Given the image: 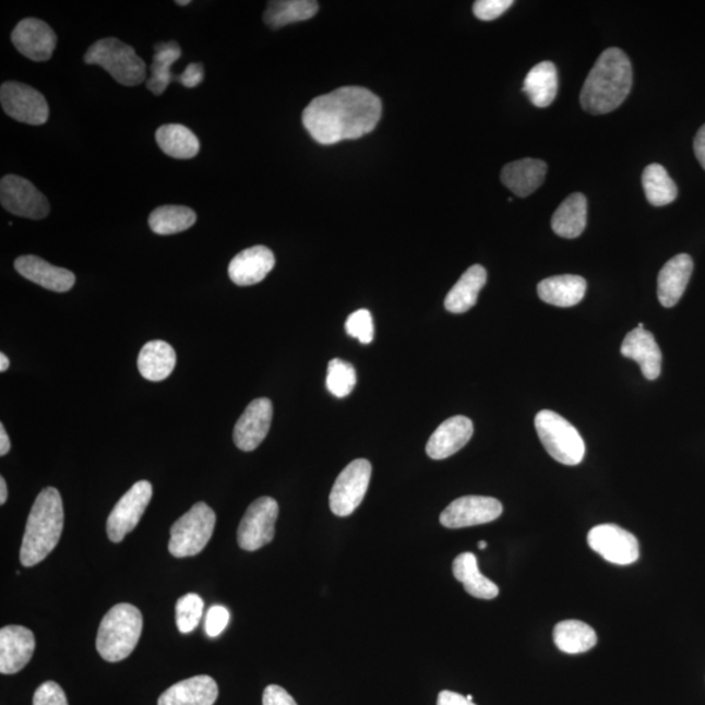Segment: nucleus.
Returning <instances> with one entry per match:
<instances>
[{
  "instance_id": "nucleus-1",
  "label": "nucleus",
  "mask_w": 705,
  "mask_h": 705,
  "mask_svg": "<svg viewBox=\"0 0 705 705\" xmlns=\"http://www.w3.org/2000/svg\"><path fill=\"white\" fill-rule=\"evenodd\" d=\"M382 118V101L362 86H343L319 96L303 110L302 123L319 144L356 141L374 131Z\"/></svg>"
},
{
  "instance_id": "nucleus-2",
  "label": "nucleus",
  "mask_w": 705,
  "mask_h": 705,
  "mask_svg": "<svg viewBox=\"0 0 705 705\" xmlns=\"http://www.w3.org/2000/svg\"><path fill=\"white\" fill-rule=\"evenodd\" d=\"M633 64L621 49L605 50L583 85L582 108L595 116L620 108L633 88Z\"/></svg>"
},
{
  "instance_id": "nucleus-3",
  "label": "nucleus",
  "mask_w": 705,
  "mask_h": 705,
  "mask_svg": "<svg viewBox=\"0 0 705 705\" xmlns=\"http://www.w3.org/2000/svg\"><path fill=\"white\" fill-rule=\"evenodd\" d=\"M64 510L61 493L56 488H46L36 498L26 522L20 562L25 567L41 563L61 540Z\"/></svg>"
},
{
  "instance_id": "nucleus-4",
  "label": "nucleus",
  "mask_w": 705,
  "mask_h": 705,
  "mask_svg": "<svg viewBox=\"0 0 705 705\" xmlns=\"http://www.w3.org/2000/svg\"><path fill=\"white\" fill-rule=\"evenodd\" d=\"M143 631L141 610L130 604L111 608L99 624L96 647L99 656L109 662H118L134 652Z\"/></svg>"
},
{
  "instance_id": "nucleus-5",
  "label": "nucleus",
  "mask_w": 705,
  "mask_h": 705,
  "mask_svg": "<svg viewBox=\"0 0 705 705\" xmlns=\"http://www.w3.org/2000/svg\"><path fill=\"white\" fill-rule=\"evenodd\" d=\"M86 64L99 65L124 86H136L146 79V65L132 46L115 37L99 39L85 52Z\"/></svg>"
},
{
  "instance_id": "nucleus-6",
  "label": "nucleus",
  "mask_w": 705,
  "mask_h": 705,
  "mask_svg": "<svg viewBox=\"0 0 705 705\" xmlns=\"http://www.w3.org/2000/svg\"><path fill=\"white\" fill-rule=\"evenodd\" d=\"M535 425L538 438L554 461L570 467L583 462L585 444L574 425L551 410H541Z\"/></svg>"
},
{
  "instance_id": "nucleus-7",
  "label": "nucleus",
  "mask_w": 705,
  "mask_h": 705,
  "mask_svg": "<svg viewBox=\"0 0 705 705\" xmlns=\"http://www.w3.org/2000/svg\"><path fill=\"white\" fill-rule=\"evenodd\" d=\"M216 527V514L207 503L199 502L172 524L169 551L172 557L188 558L202 553Z\"/></svg>"
},
{
  "instance_id": "nucleus-8",
  "label": "nucleus",
  "mask_w": 705,
  "mask_h": 705,
  "mask_svg": "<svg viewBox=\"0 0 705 705\" xmlns=\"http://www.w3.org/2000/svg\"><path fill=\"white\" fill-rule=\"evenodd\" d=\"M182 57L181 46L176 41L162 43L155 46V57L151 65L152 75L146 80V89L153 95L162 96L170 83H179L186 88H196L203 83L205 71L202 63H191L181 75L171 72L172 64Z\"/></svg>"
},
{
  "instance_id": "nucleus-9",
  "label": "nucleus",
  "mask_w": 705,
  "mask_h": 705,
  "mask_svg": "<svg viewBox=\"0 0 705 705\" xmlns=\"http://www.w3.org/2000/svg\"><path fill=\"white\" fill-rule=\"evenodd\" d=\"M371 474L370 462L357 458L338 475L330 495V507L336 516L347 517L359 507L368 493Z\"/></svg>"
},
{
  "instance_id": "nucleus-10",
  "label": "nucleus",
  "mask_w": 705,
  "mask_h": 705,
  "mask_svg": "<svg viewBox=\"0 0 705 705\" xmlns=\"http://www.w3.org/2000/svg\"><path fill=\"white\" fill-rule=\"evenodd\" d=\"M278 517V503L274 498L262 497L252 502L238 528L239 548L255 551L274 540Z\"/></svg>"
},
{
  "instance_id": "nucleus-11",
  "label": "nucleus",
  "mask_w": 705,
  "mask_h": 705,
  "mask_svg": "<svg viewBox=\"0 0 705 705\" xmlns=\"http://www.w3.org/2000/svg\"><path fill=\"white\" fill-rule=\"evenodd\" d=\"M0 103L7 116L17 122L41 126L48 122L49 105L43 93L32 86L7 82L0 88Z\"/></svg>"
},
{
  "instance_id": "nucleus-12",
  "label": "nucleus",
  "mask_w": 705,
  "mask_h": 705,
  "mask_svg": "<svg viewBox=\"0 0 705 705\" xmlns=\"http://www.w3.org/2000/svg\"><path fill=\"white\" fill-rule=\"evenodd\" d=\"M0 202L5 211L19 217L43 219L50 213L48 199L35 184L19 176H5L0 182Z\"/></svg>"
},
{
  "instance_id": "nucleus-13",
  "label": "nucleus",
  "mask_w": 705,
  "mask_h": 705,
  "mask_svg": "<svg viewBox=\"0 0 705 705\" xmlns=\"http://www.w3.org/2000/svg\"><path fill=\"white\" fill-rule=\"evenodd\" d=\"M153 495L152 483L139 481L128 493L119 499L108 518V537L112 542H122L130 531L136 528Z\"/></svg>"
},
{
  "instance_id": "nucleus-14",
  "label": "nucleus",
  "mask_w": 705,
  "mask_h": 705,
  "mask_svg": "<svg viewBox=\"0 0 705 705\" xmlns=\"http://www.w3.org/2000/svg\"><path fill=\"white\" fill-rule=\"evenodd\" d=\"M588 545L595 553L610 563L629 565L638 560L637 538L616 524H601L592 528Z\"/></svg>"
},
{
  "instance_id": "nucleus-15",
  "label": "nucleus",
  "mask_w": 705,
  "mask_h": 705,
  "mask_svg": "<svg viewBox=\"0 0 705 705\" xmlns=\"http://www.w3.org/2000/svg\"><path fill=\"white\" fill-rule=\"evenodd\" d=\"M503 505L495 498L468 495L456 499L441 514L445 528L461 529L497 521Z\"/></svg>"
},
{
  "instance_id": "nucleus-16",
  "label": "nucleus",
  "mask_w": 705,
  "mask_h": 705,
  "mask_svg": "<svg viewBox=\"0 0 705 705\" xmlns=\"http://www.w3.org/2000/svg\"><path fill=\"white\" fill-rule=\"evenodd\" d=\"M11 39L20 55L35 62L49 61L58 43L50 25L36 17L22 20L13 29Z\"/></svg>"
},
{
  "instance_id": "nucleus-17",
  "label": "nucleus",
  "mask_w": 705,
  "mask_h": 705,
  "mask_svg": "<svg viewBox=\"0 0 705 705\" xmlns=\"http://www.w3.org/2000/svg\"><path fill=\"white\" fill-rule=\"evenodd\" d=\"M272 417L274 407L270 398H256L250 403L232 432L237 447L244 452L256 450L268 434Z\"/></svg>"
},
{
  "instance_id": "nucleus-18",
  "label": "nucleus",
  "mask_w": 705,
  "mask_h": 705,
  "mask_svg": "<svg viewBox=\"0 0 705 705\" xmlns=\"http://www.w3.org/2000/svg\"><path fill=\"white\" fill-rule=\"evenodd\" d=\"M36 649V638L29 629L5 626L0 630V671L16 674L31 661Z\"/></svg>"
},
{
  "instance_id": "nucleus-19",
  "label": "nucleus",
  "mask_w": 705,
  "mask_h": 705,
  "mask_svg": "<svg viewBox=\"0 0 705 705\" xmlns=\"http://www.w3.org/2000/svg\"><path fill=\"white\" fill-rule=\"evenodd\" d=\"M471 435H474V422L468 417L449 418L432 432L426 445V452L432 461H444L467 445Z\"/></svg>"
},
{
  "instance_id": "nucleus-20",
  "label": "nucleus",
  "mask_w": 705,
  "mask_h": 705,
  "mask_svg": "<svg viewBox=\"0 0 705 705\" xmlns=\"http://www.w3.org/2000/svg\"><path fill=\"white\" fill-rule=\"evenodd\" d=\"M276 259L265 246H254L232 258L229 264V277L238 286H251L264 280L274 270Z\"/></svg>"
},
{
  "instance_id": "nucleus-21",
  "label": "nucleus",
  "mask_w": 705,
  "mask_h": 705,
  "mask_svg": "<svg viewBox=\"0 0 705 705\" xmlns=\"http://www.w3.org/2000/svg\"><path fill=\"white\" fill-rule=\"evenodd\" d=\"M15 268L26 280L51 291H70L76 283V277L71 271L56 267L36 255L17 258Z\"/></svg>"
},
{
  "instance_id": "nucleus-22",
  "label": "nucleus",
  "mask_w": 705,
  "mask_h": 705,
  "mask_svg": "<svg viewBox=\"0 0 705 705\" xmlns=\"http://www.w3.org/2000/svg\"><path fill=\"white\" fill-rule=\"evenodd\" d=\"M621 352L623 357L634 359L641 366L643 375L648 381H656L661 374L662 355L656 338L649 331L635 328L624 338Z\"/></svg>"
},
{
  "instance_id": "nucleus-23",
  "label": "nucleus",
  "mask_w": 705,
  "mask_h": 705,
  "mask_svg": "<svg viewBox=\"0 0 705 705\" xmlns=\"http://www.w3.org/2000/svg\"><path fill=\"white\" fill-rule=\"evenodd\" d=\"M693 270V259L688 254L677 255L664 265L657 282V296L664 308H673L680 302Z\"/></svg>"
},
{
  "instance_id": "nucleus-24",
  "label": "nucleus",
  "mask_w": 705,
  "mask_h": 705,
  "mask_svg": "<svg viewBox=\"0 0 705 705\" xmlns=\"http://www.w3.org/2000/svg\"><path fill=\"white\" fill-rule=\"evenodd\" d=\"M218 686L210 676H198L172 684L159 696L158 705H213Z\"/></svg>"
},
{
  "instance_id": "nucleus-25",
  "label": "nucleus",
  "mask_w": 705,
  "mask_h": 705,
  "mask_svg": "<svg viewBox=\"0 0 705 705\" xmlns=\"http://www.w3.org/2000/svg\"><path fill=\"white\" fill-rule=\"evenodd\" d=\"M548 165L542 159L524 158L504 166L501 179L505 188L518 198H527L540 188Z\"/></svg>"
},
{
  "instance_id": "nucleus-26",
  "label": "nucleus",
  "mask_w": 705,
  "mask_h": 705,
  "mask_svg": "<svg viewBox=\"0 0 705 705\" xmlns=\"http://www.w3.org/2000/svg\"><path fill=\"white\" fill-rule=\"evenodd\" d=\"M538 297L557 308H572L582 302L587 282L581 276L562 275L545 278L537 286Z\"/></svg>"
},
{
  "instance_id": "nucleus-27",
  "label": "nucleus",
  "mask_w": 705,
  "mask_h": 705,
  "mask_svg": "<svg viewBox=\"0 0 705 705\" xmlns=\"http://www.w3.org/2000/svg\"><path fill=\"white\" fill-rule=\"evenodd\" d=\"M488 282V272L482 265H471L445 297L444 306L452 314H464L478 301V296Z\"/></svg>"
},
{
  "instance_id": "nucleus-28",
  "label": "nucleus",
  "mask_w": 705,
  "mask_h": 705,
  "mask_svg": "<svg viewBox=\"0 0 705 705\" xmlns=\"http://www.w3.org/2000/svg\"><path fill=\"white\" fill-rule=\"evenodd\" d=\"M177 363L171 345L162 340L150 342L139 352L138 368L143 378L151 382H162L168 378Z\"/></svg>"
},
{
  "instance_id": "nucleus-29",
  "label": "nucleus",
  "mask_w": 705,
  "mask_h": 705,
  "mask_svg": "<svg viewBox=\"0 0 705 705\" xmlns=\"http://www.w3.org/2000/svg\"><path fill=\"white\" fill-rule=\"evenodd\" d=\"M585 226H587V199L581 192H575L555 211L551 218V228L557 236L574 239L582 236Z\"/></svg>"
},
{
  "instance_id": "nucleus-30",
  "label": "nucleus",
  "mask_w": 705,
  "mask_h": 705,
  "mask_svg": "<svg viewBox=\"0 0 705 705\" xmlns=\"http://www.w3.org/2000/svg\"><path fill=\"white\" fill-rule=\"evenodd\" d=\"M523 92L536 108H548L558 93V71L553 62H541L528 72Z\"/></svg>"
},
{
  "instance_id": "nucleus-31",
  "label": "nucleus",
  "mask_w": 705,
  "mask_h": 705,
  "mask_svg": "<svg viewBox=\"0 0 705 705\" xmlns=\"http://www.w3.org/2000/svg\"><path fill=\"white\" fill-rule=\"evenodd\" d=\"M452 571H454L456 581L463 583L464 589L470 596L481 598V600H493L498 597V585L481 574L475 554L463 553L456 557Z\"/></svg>"
},
{
  "instance_id": "nucleus-32",
  "label": "nucleus",
  "mask_w": 705,
  "mask_h": 705,
  "mask_svg": "<svg viewBox=\"0 0 705 705\" xmlns=\"http://www.w3.org/2000/svg\"><path fill=\"white\" fill-rule=\"evenodd\" d=\"M156 142L172 158H194L201 151L196 135L183 124H165L156 131Z\"/></svg>"
},
{
  "instance_id": "nucleus-33",
  "label": "nucleus",
  "mask_w": 705,
  "mask_h": 705,
  "mask_svg": "<svg viewBox=\"0 0 705 705\" xmlns=\"http://www.w3.org/2000/svg\"><path fill=\"white\" fill-rule=\"evenodd\" d=\"M318 11L315 0H274L268 3L263 19L272 29H280L285 25L312 19Z\"/></svg>"
},
{
  "instance_id": "nucleus-34",
  "label": "nucleus",
  "mask_w": 705,
  "mask_h": 705,
  "mask_svg": "<svg viewBox=\"0 0 705 705\" xmlns=\"http://www.w3.org/2000/svg\"><path fill=\"white\" fill-rule=\"evenodd\" d=\"M554 643L558 649L567 655L584 654L597 644L596 631L582 621H563L554 629Z\"/></svg>"
},
{
  "instance_id": "nucleus-35",
  "label": "nucleus",
  "mask_w": 705,
  "mask_h": 705,
  "mask_svg": "<svg viewBox=\"0 0 705 705\" xmlns=\"http://www.w3.org/2000/svg\"><path fill=\"white\" fill-rule=\"evenodd\" d=\"M196 213L184 205H163L151 213L150 228L158 236L178 235L194 226Z\"/></svg>"
},
{
  "instance_id": "nucleus-36",
  "label": "nucleus",
  "mask_w": 705,
  "mask_h": 705,
  "mask_svg": "<svg viewBox=\"0 0 705 705\" xmlns=\"http://www.w3.org/2000/svg\"><path fill=\"white\" fill-rule=\"evenodd\" d=\"M643 188L647 201L655 207L673 203L678 196L677 184L660 164L648 165L643 172Z\"/></svg>"
},
{
  "instance_id": "nucleus-37",
  "label": "nucleus",
  "mask_w": 705,
  "mask_h": 705,
  "mask_svg": "<svg viewBox=\"0 0 705 705\" xmlns=\"http://www.w3.org/2000/svg\"><path fill=\"white\" fill-rule=\"evenodd\" d=\"M357 374L349 362L340 358L332 359L328 363L327 389L332 395L342 398L347 397L355 390Z\"/></svg>"
},
{
  "instance_id": "nucleus-38",
  "label": "nucleus",
  "mask_w": 705,
  "mask_h": 705,
  "mask_svg": "<svg viewBox=\"0 0 705 705\" xmlns=\"http://www.w3.org/2000/svg\"><path fill=\"white\" fill-rule=\"evenodd\" d=\"M204 601L201 596L189 594L179 598L176 607L177 628L182 634H190L201 623Z\"/></svg>"
},
{
  "instance_id": "nucleus-39",
  "label": "nucleus",
  "mask_w": 705,
  "mask_h": 705,
  "mask_svg": "<svg viewBox=\"0 0 705 705\" xmlns=\"http://www.w3.org/2000/svg\"><path fill=\"white\" fill-rule=\"evenodd\" d=\"M345 330L351 337L358 338L362 344L374 340V322L369 310L361 309L352 312L345 323Z\"/></svg>"
},
{
  "instance_id": "nucleus-40",
  "label": "nucleus",
  "mask_w": 705,
  "mask_h": 705,
  "mask_svg": "<svg viewBox=\"0 0 705 705\" xmlns=\"http://www.w3.org/2000/svg\"><path fill=\"white\" fill-rule=\"evenodd\" d=\"M33 705H69L68 696L56 682H45L36 690Z\"/></svg>"
},
{
  "instance_id": "nucleus-41",
  "label": "nucleus",
  "mask_w": 705,
  "mask_h": 705,
  "mask_svg": "<svg viewBox=\"0 0 705 705\" xmlns=\"http://www.w3.org/2000/svg\"><path fill=\"white\" fill-rule=\"evenodd\" d=\"M512 5H514L512 0H478L474 5V13L482 22H491L502 16Z\"/></svg>"
},
{
  "instance_id": "nucleus-42",
  "label": "nucleus",
  "mask_w": 705,
  "mask_h": 705,
  "mask_svg": "<svg viewBox=\"0 0 705 705\" xmlns=\"http://www.w3.org/2000/svg\"><path fill=\"white\" fill-rule=\"evenodd\" d=\"M229 618L228 609L219 607V605L212 607L208 610L207 618H205V633L210 637L218 636L228 626Z\"/></svg>"
},
{
  "instance_id": "nucleus-43",
  "label": "nucleus",
  "mask_w": 705,
  "mask_h": 705,
  "mask_svg": "<svg viewBox=\"0 0 705 705\" xmlns=\"http://www.w3.org/2000/svg\"><path fill=\"white\" fill-rule=\"evenodd\" d=\"M263 705H297V703L288 691L277 684H271L264 690Z\"/></svg>"
},
{
  "instance_id": "nucleus-44",
  "label": "nucleus",
  "mask_w": 705,
  "mask_h": 705,
  "mask_svg": "<svg viewBox=\"0 0 705 705\" xmlns=\"http://www.w3.org/2000/svg\"><path fill=\"white\" fill-rule=\"evenodd\" d=\"M438 705H476L474 702L467 700V697L452 693V691H442L438 696Z\"/></svg>"
},
{
  "instance_id": "nucleus-45",
  "label": "nucleus",
  "mask_w": 705,
  "mask_h": 705,
  "mask_svg": "<svg viewBox=\"0 0 705 705\" xmlns=\"http://www.w3.org/2000/svg\"><path fill=\"white\" fill-rule=\"evenodd\" d=\"M694 151L697 162L701 163L705 170V124L700 131H697L694 141Z\"/></svg>"
},
{
  "instance_id": "nucleus-46",
  "label": "nucleus",
  "mask_w": 705,
  "mask_h": 705,
  "mask_svg": "<svg viewBox=\"0 0 705 705\" xmlns=\"http://www.w3.org/2000/svg\"><path fill=\"white\" fill-rule=\"evenodd\" d=\"M11 450V441L9 434L4 429V425L0 423V456H5Z\"/></svg>"
},
{
  "instance_id": "nucleus-47",
  "label": "nucleus",
  "mask_w": 705,
  "mask_h": 705,
  "mask_svg": "<svg viewBox=\"0 0 705 705\" xmlns=\"http://www.w3.org/2000/svg\"><path fill=\"white\" fill-rule=\"evenodd\" d=\"M7 497H9V491H7V483L3 477H0V504L7 502Z\"/></svg>"
},
{
  "instance_id": "nucleus-48",
  "label": "nucleus",
  "mask_w": 705,
  "mask_h": 705,
  "mask_svg": "<svg viewBox=\"0 0 705 705\" xmlns=\"http://www.w3.org/2000/svg\"><path fill=\"white\" fill-rule=\"evenodd\" d=\"M9 368H10V359L4 355V352H2V355H0V371L4 372L9 370Z\"/></svg>"
},
{
  "instance_id": "nucleus-49",
  "label": "nucleus",
  "mask_w": 705,
  "mask_h": 705,
  "mask_svg": "<svg viewBox=\"0 0 705 705\" xmlns=\"http://www.w3.org/2000/svg\"><path fill=\"white\" fill-rule=\"evenodd\" d=\"M478 548H480L481 550L487 549L488 548V542L487 541H481L480 543H478Z\"/></svg>"
},
{
  "instance_id": "nucleus-50",
  "label": "nucleus",
  "mask_w": 705,
  "mask_h": 705,
  "mask_svg": "<svg viewBox=\"0 0 705 705\" xmlns=\"http://www.w3.org/2000/svg\"><path fill=\"white\" fill-rule=\"evenodd\" d=\"M176 3L179 4V5H188L191 2H190V0H184V2H183V0H181V2H176Z\"/></svg>"
},
{
  "instance_id": "nucleus-51",
  "label": "nucleus",
  "mask_w": 705,
  "mask_h": 705,
  "mask_svg": "<svg viewBox=\"0 0 705 705\" xmlns=\"http://www.w3.org/2000/svg\"><path fill=\"white\" fill-rule=\"evenodd\" d=\"M467 700L471 702V701H474V696L468 695V696H467Z\"/></svg>"
}]
</instances>
